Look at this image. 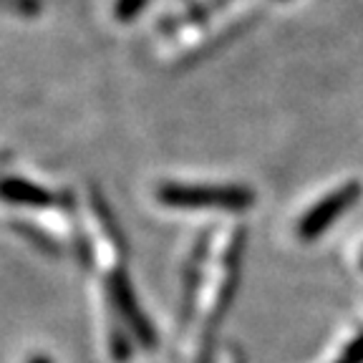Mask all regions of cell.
Here are the masks:
<instances>
[{"mask_svg": "<svg viewBox=\"0 0 363 363\" xmlns=\"http://www.w3.org/2000/svg\"><path fill=\"white\" fill-rule=\"evenodd\" d=\"M157 199L177 210H225L242 212L252 207L255 194L247 187H220V184H162Z\"/></svg>", "mask_w": 363, "mask_h": 363, "instance_id": "6da1fadb", "label": "cell"}, {"mask_svg": "<svg viewBox=\"0 0 363 363\" xmlns=\"http://www.w3.org/2000/svg\"><path fill=\"white\" fill-rule=\"evenodd\" d=\"M106 290H108V303H111L113 313L124 320L126 330H131V335L142 343V348H147V351L157 348V333H154L152 323H149L147 313L136 303L134 288H131L129 275H126L124 267H116L108 275Z\"/></svg>", "mask_w": 363, "mask_h": 363, "instance_id": "7a4b0ae2", "label": "cell"}, {"mask_svg": "<svg viewBox=\"0 0 363 363\" xmlns=\"http://www.w3.org/2000/svg\"><path fill=\"white\" fill-rule=\"evenodd\" d=\"M358 194H361V187H358L356 182H351V184H343V187H338L335 192H330L325 199H320V202L301 220V225H298V238L315 240L318 235H323L343 212H348L353 204H356Z\"/></svg>", "mask_w": 363, "mask_h": 363, "instance_id": "3957f363", "label": "cell"}, {"mask_svg": "<svg viewBox=\"0 0 363 363\" xmlns=\"http://www.w3.org/2000/svg\"><path fill=\"white\" fill-rule=\"evenodd\" d=\"M0 199L18 207H33V210H48L61 202V197H56L51 189L33 184L23 177H0Z\"/></svg>", "mask_w": 363, "mask_h": 363, "instance_id": "277c9868", "label": "cell"}, {"mask_svg": "<svg viewBox=\"0 0 363 363\" xmlns=\"http://www.w3.org/2000/svg\"><path fill=\"white\" fill-rule=\"evenodd\" d=\"M91 207H94V215L99 217V225H101L104 235H106V240L113 245V250L119 252V255H124L126 252V242H124V233L119 230V225H116V220H113L111 210H108L106 199L99 194V189H94L91 192Z\"/></svg>", "mask_w": 363, "mask_h": 363, "instance_id": "5b68a950", "label": "cell"}, {"mask_svg": "<svg viewBox=\"0 0 363 363\" xmlns=\"http://www.w3.org/2000/svg\"><path fill=\"white\" fill-rule=\"evenodd\" d=\"M11 227L18 235L28 238L40 252H45V255H61V245H58V240L53 238V235L45 233V230H40V227L28 225V222H21V220H11Z\"/></svg>", "mask_w": 363, "mask_h": 363, "instance_id": "8992f818", "label": "cell"}, {"mask_svg": "<svg viewBox=\"0 0 363 363\" xmlns=\"http://www.w3.org/2000/svg\"><path fill=\"white\" fill-rule=\"evenodd\" d=\"M0 11L23 18H33L43 11V3L40 0H0Z\"/></svg>", "mask_w": 363, "mask_h": 363, "instance_id": "52a82bcc", "label": "cell"}, {"mask_svg": "<svg viewBox=\"0 0 363 363\" xmlns=\"http://www.w3.org/2000/svg\"><path fill=\"white\" fill-rule=\"evenodd\" d=\"M147 6H149V0H116V3H113V18L121 23H129Z\"/></svg>", "mask_w": 363, "mask_h": 363, "instance_id": "ba28073f", "label": "cell"}, {"mask_svg": "<svg viewBox=\"0 0 363 363\" xmlns=\"http://www.w3.org/2000/svg\"><path fill=\"white\" fill-rule=\"evenodd\" d=\"M338 363H363V333L353 340L346 351H343V356L338 358Z\"/></svg>", "mask_w": 363, "mask_h": 363, "instance_id": "9c48e42d", "label": "cell"}, {"mask_svg": "<svg viewBox=\"0 0 363 363\" xmlns=\"http://www.w3.org/2000/svg\"><path fill=\"white\" fill-rule=\"evenodd\" d=\"M28 363H51L45 356H30V361Z\"/></svg>", "mask_w": 363, "mask_h": 363, "instance_id": "30bf717a", "label": "cell"}, {"mask_svg": "<svg viewBox=\"0 0 363 363\" xmlns=\"http://www.w3.org/2000/svg\"><path fill=\"white\" fill-rule=\"evenodd\" d=\"M361 265H363V257H361Z\"/></svg>", "mask_w": 363, "mask_h": 363, "instance_id": "8fae6325", "label": "cell"}]
</instances>
